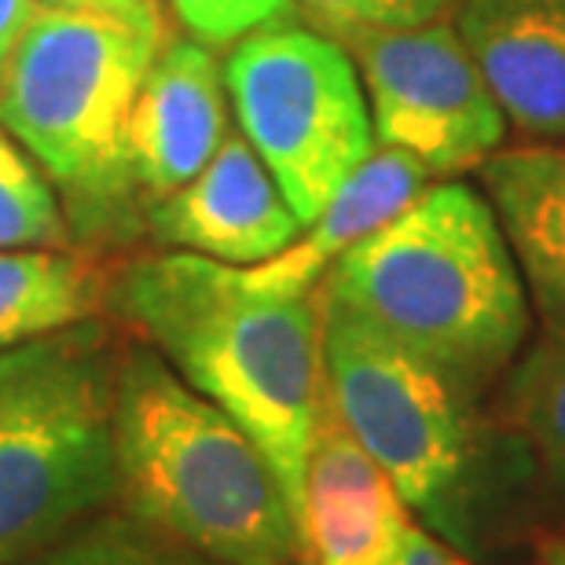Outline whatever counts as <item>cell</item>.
<instances>
[{"label":"cell","mask_w":565,"mask_h":565,"mask_svg":"<svg viewBox=\"0 0 565 565\" xmlns=\"http://www.w3.org/2000/svg\"><path fill=\"white\" fill-rule=\"evenodd\" d=\"M147 228L169 250L246 268L287 250L305 224L243 132H228L195 180L147 202Z\"/></svg>","instance_id":"30bf717a"},{"label":"cell","mask_w":565,"mask_h":565,"mask_svg":"<svg viewBox=\"0 0 565 565\" xmlns=\"http://www.w3.org/2000/svg\"><path fill=\"white\" fill-rule=\"evenodd\" d=\"M393 565H470V558L451 544H445L440 536H434L426 525H412Z\"/></svg>","instance_id":"7402d4cb"},{"label":"cell","mask_w":565,"mask_h":565,"mask_svg":"<svg viewBox=\"0 0 565 565\" xmlns=\"http://www.w3.org/2000/svg\"><path fill=\"white\" fill-rule=\"evenodd\" d=\"M459 38L489 82L507 126L565 140V0H459Z\"/></svg>","instance_id":"7c38bea8"},{"label":"cell","mask_w":565,"mask_h":565,"mask_svg":"<svg viewBox=\"0 0 565 565\" xmlns=\"http://www.w3.org/2000/svg\"><path fill=\"white\" fill-rule=\"evenodd\" d=\"M66 235L52 180L0 126V250H63Z\"/></svg>","instance_id":"e0dca14e"},{"label":"cell","mask_w":565,"mask_h":565,"mask_svg":"<svg viewBox=\"0 0 565 565\" xmlns=\"http://www.w3.org/2000/svg\"><path fill=\"white\" fill-rule=\"evenodd\" d=\"M298 529L305 565H393L412 529L397 484L327 401L305 459Z\"/></svg>","instance_id":"8fae6325"},{"label":"cell","mask_w":565,"mask_h":565,"mask_svg":"<svg viewBox=\"0 0 565 565\" xmlns=\"http://www.w3.org/2000/svg\"><path fill=\"white\" fill-rule=\"evenodd\" d=\"M33 11H38V0H0V74H4L8 55L15 49L19 33L26 30Z\"/></svg>","instance_id":"603a6c76"},{"label":"cell","mask_w":565,"mask_h":565,"mask_svg":"<svg viewBox=\"0 0 565 565\" xmlns=\"http://www.w3.org/2000/svg\"><path fill=\"white\" fill-rule=\"evenodd\" d=\"M334 41L356 63L375 140L412 154L429 177L481 169L503 147L511 126L451 15Z\"/></svg>","instance_id":"ba28073f"},{"label":"cell","mask_w":565,"mask_h":565,"mask_svg":"<svg viewBox=\"0 0 565 565\" xmlns=\"http://www.w3.org/2000/svg\"><path fill=\"white\" fill-rule=\"evenodd\" d=\"M228 137V85L217 49L195 38L158 44L126 129L132 191L154 202L195 180Z\"/></svg>","instance_id":"9c48e42d"},{"label":"cell","mask_w":565,"mask_h":565,"mask_svg":"<svg viewBox=\"0 0 565 565\" xmlns=\"http://www.w3.org/2000/svg\"><path fill=\"white\" fill-rule=\"evenodd\" d=\"M107 305L257 440L298 514L327 401L323 294L282 298L250 287L239 265L166 250L121 268Z\"/></svg>","instance_id":"6da1fadb"},{"label":"cell","mask_w":565,"mask_h":565,"mask_svg":"<svg viewBox=\"0 0 565 565\" xmlns=\"http://www.w3.org/2000/svg\"><path fill=\"white\" fill-rule=\"evenodd\" d=\"M323 390L338 423L390 473L408 511L470 555L489 511L478 386L323 294Z\"/></svg>","instance_id":"8992f818"},{"label":"cell","mask_w":565,"mask_h":565,"mask_svg":"<svg viewBox=\"0 0 565 565\" xmlns=\"http://www.w3.org/2000/svg\"><path fill=\"white\" fill-rule=\"evenodd\" d=\"M110 282L71 250H0V353L96 320Z\"/></svg>","instance_id":"9a60e30c"},{"label":"cell","mask_w":565,"mask_h":565,"mask_svg":"<svg viewBox=\"0 0 565 565\" xmlns=\"http://www.w3.org/2000/svg\"><path fill=\"white\" fill-rule=\"evenodd\" d=\"M529 301L547 331H565V143L500 147L478 169Z\"/></svg>","instance_id":"4fadbf2b"},{"label":"cell","mask_w":565,"mask_h":565,"mask_svg":"<svg viewBox=\"0 0 565 565\" xmlns=\"http://www.w3.org/2000/svg\"><path fill=\"white\" fill-rule=\"evenodd\" d=\"M118 356L99 320L0 353V565L115 503Z\"/></svg>","instance_id":"5b68a950"},{"label":"cell","mask_w":565,"mask_h":565,"mask_svg":"<svg viewBox=\"0 0 565 565\" xmlns=\"http://www.w3.org/2000/svg\"><path fill=\"white\" fill-rule=\"evenodd\" d=\"M426 184L429 169L423 162H415L412 154L397 151V147L379 143L375 154L305 224L287 250L262 265L243 268L246 282L257 290L282 294V298H301V294L320 290L338 257L397 217Z\"/></svg>","instance_id":"5bb4252c"},{"label":"cell","mask_w":565,"mask_h":565,"mask_svg":"<svg viewBox=\"0 0 565 565\" xmlns=\"http://www.w3.org/2000/svg\"><path fill=\"white\" fill-rule=\"evenodd\" d=\"M38 8H55V11H82V15H104L129 22V26L158 33L162 38V11L158 0H38Z\"/></svg>","instance_id":"44dd1931"},{"label":"cell","mask_w":565,"mask_h":565,"mask_svg":"<svg viewBox=\"0 0 565 565\" xmlns=\"http://www.w3.org/2000/svg\"><path fill=\"white\" fill-rule=\"evenodd\" d=\"M15 565H224L202 551L180 544L177 536L162 533L143 518L129 514L126 507L82 518L60 536L38 547Z\"/></svg>","instance_id":"2e32d148"},{"label":"cell","mask_w":565,"mask_h":565,"mask_svg":"<svg viewBox=\"0 0 565 565\" xmlns=\"http://www.w3.org/2000/svg\"><path fill=\"white\" fill-rule=\"evenodd\" d=\"M323 294L470 386L522 353L533 301L489 199L462 180L426 184L342 254Z\"/></svg>","instance_id":"7a4b0ae2"},{"label":"cell","mask_w":565,"mask_h":565,"mask_svg":"<svg viewBox=\"0 0 565 565\" xmlns=\"http://www.w3.org/2000/svg\"><path fill=\"white\" fill-rule=\"evenodd\" d=\"M115 503L224 565H305L268 456L147 342L118 356Z\"/></svg>","instance_id":"3957f363"},{"label":"cell","mask_w":565,"mask_h":565,"mask_svg":"<svg viewBox=\"0 0 565 565\" xmlns=\"http://www.w3.org/2000/svg\"><path fill=\"white\" fill-rule=\"evenodd\" d=\"M511 415L540 459L565 481V331H551L547 342L518 367Z\"/></svg>","instance_id":"ac0fdd59"},{"label":"cell","mask_w":565,"mask_h":565,"mask_svg":"<svg viewBox=\"0 0 565 565\" xmlns=\"http://www.w3.org/2000/svg\"><path fill=\"white\" fill-rule=\"evenodd\" d=\"M459 0H294V11L309 26L342 38L353 30H393L445 19Z\"/></svg>","instance_id":"d6986e66"},{"label":"cell","mask_w":565,"mask_h":565,"mask_svg":"<svg viewBox=\"0 0 565 565\" xmlns=\"http://www.w3.org/2000/svg\"><path fill=\"white\" fill-rule=\"evenodd\" d=\"M239 132L309 224L375 154V126L356 63L331 33L282 15L246 33L224 60Z\"/></svg>","instance_id":"52a82bcc"},{"label":"cell","mask_w":565,"mask_h":565,"mask_svg":"<svg viewBox=\"0 0 565 565\" xmlns=\"http://www.w3.org/2000/svg\"><path fill=\"white\" fill-rule=\"evenodd\" d=\"M162 41L118 19L38 8L4 63L0 126L66 195L82 235L129 228L126 129Z\"/></svg>","instance_id":"277c9868"},{"label":"cell","mask_w":565,"mask_h":565,"mask_svg":"<svg viewBox=\"0 0 565 565\" xmlns=\"http://www.w3.org/2000/svg\"><path fill=\"white\" fill-rule=\"evenodd\" d=\"M536 565H565V540H558L555 547H547Z\"/></svg>","instance_id":"cb8c5ba5"},{"label":"cell","mask_w":565,"mask_h":565,"mask_svg":"<svg viewBox=\"0 0 565 565\" xmlns=\"http://www.w3.org/2000/svg\"><path fill=\"white\" fill-rule=\"evenodd\" d=\"M188 38L210 49H232L265 22L294 15V0H166Z\"/></svg>","instance_id":"ffe728a7"}]
</instances>
